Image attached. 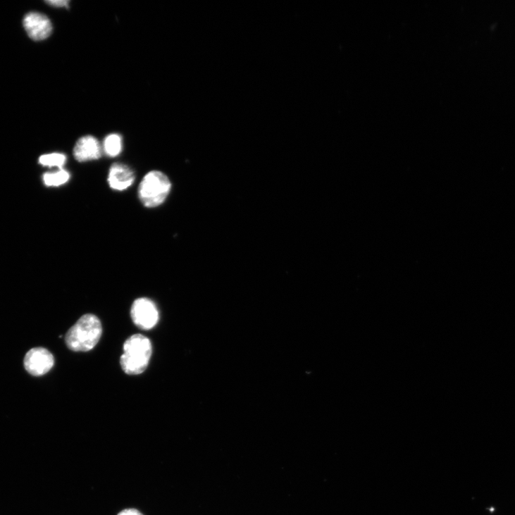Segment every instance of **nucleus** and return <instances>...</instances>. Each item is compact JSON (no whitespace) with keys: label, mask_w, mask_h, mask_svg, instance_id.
Here are the masks:
<instances>
[{"label":"nucleus","mask_w":515,"mask_h":515,"mask_svg":"<svg viewBox=\"0 0 515 515\" xmlns=\"http://www.w3.org/2000/svg\"><path fill=\"white\" fill-rule=\"evenodd\" d=\"M102 324L93 314L82 316L73 325L66 337L68 347L76 352H85L94 348L102 336Z\"/></svg>","instance_id":"f257e3e1"},{"label":"nucleus","mask_w":515,"mask_h":515,"mask_svg":"<svg viewBox=\"0 0 515 515\" xmlns=\"http://www.w3.org/2000/svg\"><path fill=\"white\" fill-rule=\"evenodd\" d=\"M120 357L123 370L129 376H137L147 368L152 355L151 341L142 335L130 337L124 344Z\"/></svg>","instance_id":"f03ea898"},{"label":"nucleus","mask_w":515,"mask_h":515,"mask_svg":"<svg viewBox=\"0 0 515 515\" xmlns=\"http://www.w3.org/2000/svg\"><path fill=\"white\" fill-rule=\"evenodd\" d=\"M171 186V182L165 173L152 170L140 182L138 199L145 207L156 208L166 201L170 193Z\"/></svg>","instance_id":"7ed1b4c3"},{"label":"nucleus","mask_w":515,"mask_h":515,"mask_svg":"<svg viewBox=\"0 0 515 515\" xmlns=\"http://www.w3.org/2000/svg\"><path fill=\"white\" fill-rule=\"evenodd\" d=\"M131 318L140 329L150 330L157 324L159 314L154 302L147 298H139L132 304Z\"/></svg>","instance_id":"20e7f679"},{"label":"nucleus","mask_w":515,"mask_h":515,"mask_svg":"<svg viewBox=\"0 0 515 515\" xmlns=\"http://www.w3.org/2000/svg\"><path fill=\"white\" fill-rule=\"evenodd\" d=\"M54 363L53 354L48 349L41 347L30 350L24 359L25 369L35 377L44 376L51 370Z\"/></svg>","instance_id":"39448f33"},{"label":"nucleus","mask_w":515,"mask_h":515,"mask_svg":"<svg viewBox=\"0 0 515 515\" xmlns=\"http://www.w3.org/2000/svg\"><path fill=\"white\" fill-rule=\"evenodd\" d=\"M103 147L99 140L92 135H85L78 139L73 156L80 163L99 160L103 154Z\"/></svg>","instance_id":"423d86ee"},{"label":"nucleus","mask_w":515,"mask_h":515,"mask_svg":"<svg viewBox=\"0 0 515 515\" xmlns=\"http://www.w3.org/2000/svg\"><path fill=\"white\" fill-rule=\"evenodd\" d=\"M24 27L29 37L35 41L49 37L53 32L51 20L39 13H30L24 19Z\"/></svg>","instance_id":"0eeeda50"},{"label":"nucleus","mask_w":515,"mask_h":515,"mask_svg":"<svg viewBox=\"0 0 515 515\" xmlns=\"http://www.w3.org/2000/svg\"><path fill=\"white\" fill-rule=\"evenodd\" d=\"M135 180V173L128 166L116 163L109 170L108 182L111 188L115 191L127 190Z\"/></svg>","instance_id":"6e6552de"},{"label":"nucleus","mask_w":515,"mask_h":515,"mask_svg":"<svg viewBox=\"0 0 515 515\" xmlns=\"http://www.w3.org/2000/svg\"><path fill=\"white\" fill-rule=\"evenodd\" d=\"M102 147L103 151L106 156L111 158L118 156L123 149L122 136L118 133L108 135L104 140Z\"/></svg>","instance_id":"1a4fd4ad"},{"label":"nucleus","mask_w":515,"mask_h":515,"mask_svg":"<svg viewBox=\"0 0 515 515\" xmlns=\"http://www.w3.org/2000/svg\"><path fill=\"white\" fill-rule=\"evenodd\" d=\"M70 173L62 168L56 173H48L43 175L44 184L52 187L64 185L70 180Z\"/></svg>","instance_id":"9d476101"},{"label":"nucleus","mask_w":515,"mask_h":515,"mask_svg":"<svg viewBox=\"0 0 515 515\" xmlns=\"http://www.w3.org/2000/svg\"><path fill=\"white\" fill-rule=\"evenodd\" d=\"M67 157L63 154L54 153L42 156L39 162L41 165L49 167L61 168L66 164Z\"/></svg>","instance_id":"9b49d317"},{"label":"nucleus","mask_w":515,"mask_h":515,"mask_svg":"<svg viewBox=\"0 0 515 515\" xmlns=\"http://www.w3.org/2000/svg\"><path fill=\"white\" fill-rule=\"evenodd\" d=\"M45 3L53 7L66 8H68L70 4V2L67 1V0H50V1Z\"/></svg>","instance_id":"f8f14e48"},{"label":"nucleus","mask_w":515,"mask_h":515,"mask_svg":"<svg viewBox=\"0 0 515 515\" xmlns=\"http://www.w3.org/2000/svg\"><path fill=\"white\" fill-rule=\"evenodd\" d=\"M118 515H144L139 510L133 508L125 509L122 510Z\"/></svg>","instance_id":"ddd939ff"}]
</instances>
